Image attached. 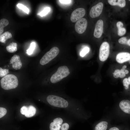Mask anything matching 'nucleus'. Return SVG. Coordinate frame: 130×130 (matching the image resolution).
Instances as JSON below:
<instances>
[{"mask_svg":"<svg viewBox=\"0 0 130 130\" xmlns=\"http://www.w3.org/2000/svg\"><path fill=\"white\" fill-rule=\"evenodd\" d=\"M85 13V10L83 8L76 9L72 13L70 18L71 20L73 22H77L82 18Z\"/></svg>","mask_w":130,"mask_h":130,"instance_id":"7","label":"nucleus"},{"mask_svg":"<svg viewBox=\"0 0 130 130\" xmlns=\"http://www.w3.org/2000/svg\"><path fill=\"white\" fill-rule=\"evenodd\" d=\"M109 3L112 6H118L121 7H124L126 5L124 0H108Z\"/></svg>","mask_w":130,"mask_h":130,"instance_id":"15","label":"nucleus"},{"mask_svg":"<svg viewBox=\"0 0 130 130\" xmlns=\"http://www.w3.org/2000/svg\"><path fill=\"white\" fill-rule=\"evenodd\" d=\"M67 66H62L59 67L57 71L52 76L50 81L53 83H55L68 76L70 74Z\"/></svg>","mask_w":130,"mask_h":130,"instance_id":"2","label":"nucleus"},{"mask_svg":"<svg viewBox=\"0 0 130 130\" xmlns=\"http://www.w3.org/2000/svg\"><path fill=\"white\" fill-rule=\"evenodd\" d=\"M47 102L51 105L60 108H66L68 105V102L63 98L54 95H51L47 98Z\"/></svg>","mask_w":130,"mask_h":130,"instance_id":"3","label":"nucleus"},{"mask_svg":"<svg viewBox=\"0 0 130 130\" xmlns=\"http://www.w3.org/2000/svg\"><path fill=\"white\" fill-rule=\"evenodd\" d=\"M87 21L84 18H82L76 22L75 26L76 32L81 34L85 31L87 25Z\"/></svg>","mask_w":130,"mask_h":130,"instance_id":"6","label":"nucleus"},{"mask_svg":"<svg viewBox=\"0 0 130 130\" xmlns=\"http://www.w3.org/2000/svg\"><path fill=\"white\" fill-rule=\"evenodd\" d=\"M17 44L15 42H12L6 47L7 51L10 53H13L17 50Z\"/></svg>","mask_w":130,"mask_h":130,"instance_id":"18","label":"nucleus"},{"mask_svg":"<svg viewBox=\"0 0 130 130\" xmlns=\"http://www.w3.org/2000/svg\"><path fill=\"white\" fill-rule=\"evenodd\" d=\"M123 85L125 87L126 89H127L129 88V85L130 84V77L128 78H125L123 81Z\"/></svg>","mask_w":130,"mask_h":130,"instance_id":"22","label":"nucleus"},{"mask_svg":"<svg viewBox=\"0 0 130 130\" xmlns=\"http://www.w3.org/2000/svg\"><path fill=\"white\" fill-rule=\"evenodd\" d=\"M103 7V4L101 2L93 6L90 12V17L94 18L99 16L102 13Z\"/></svg>","mask_w":130,"mask_h":130,"instance_id":"8","label":"nucleus"},{"mask_svg":"<svg viewBox=\"0 0 130 130\" xmlns=\"http://www.w3.org/2000/svg\"><path fill=\"white\" fill-rule=\"evenodd\" d=\"M9 21L7 19H2L0 20V35H1L3 32L4 27L8 25Z\"/></svg>","mask_w":130,"mask_h":130,"instance_id":"19","label":"nucleus"},{"mask_svg":"<svg viewBox=\"0 0 130 130\" xmlns=\"http://www.w3.org/2000/svg\"><path fill=\"white\" fill-rule=\"evenodd\" d=\"M36 110L35 108L32 105L28 107L23 106L20 109L21 113L25 115L27 117H30L33 116L35 114Z\"/></svg>","mask_w":130,"mask_h":130,"instance_id":"9","label":"nucleus"},{"mask_svg":"<svg viewBox=\"0 0 130 130\" xmlns=\"http://www.w3.org/2000/svg\"><path fill=\"white\" fill-rule=\"evenodd\" d=\"M128 40L126 37H123L119 39L118 42L120 44L127 45Z\"/></svg>","mask_w":130,"mask_h":130,"instance_id":"29","label":"nucleus"},{"mask_svg":"<svg viewBox=\"0 0 130 130\" xmlns=\"http://www.w3.org/2000/svg\"><path fill=\"white\" fill-rule=\"evenodd\" d=\"M1 87L5 90L15 88L18 86V81L17 77L12 74H7L0 81Z\"/></svg>","mask_w":130,"mask_h":130,"instance_id":"1","label":"nucleus"},{"mask_svg":"<svg viewBox=\"0 0 130 130\" xmlns=\"http://www.w3.org/2000/svg\"><path fill=\"white\" fill-rule=\"evenodd\" d=\"M117 33L120 36H122L124 35L126 33V30L125 28L121 27L118 28Z\"/></svg>","mask_w":130,"mask_h":130,"instance_id":"26","label":"nucleus"},{"mask_svg":"<svg viewBox=\"0 0 130 130\" xmlns=\"http://www.w3.org/2000/svg\"><path fill=\"white\" fill-rule=\"evenodd\" d=\"M129 63L130 64V59L129 61Z\"/></svg>","mask_w":130,"mask_h":130,"instance_id":"36","label":"nucleus"},{"mask_svg":"<svg viewBox=\"0 0 130 130\" xmlns=\"http://www.w3.org/2000/svg\"><path fill=\"white\" fill-rule=\"evenodd\" d=\"M9 73L8 69H2L0 67V77H3L6 76Z\"/></svg>","mask_w":130,"mask_h":130,"instance_id":"25","label":"nucleus"},{"mask_svg":"<svg viewBox=\"0 0 130 130\" xmlns=\"http://www.w3.org/2000/svg\"><path fill=\"white\" fill-rule=\"evenodd\" d=\"M130 59V53L128 52H120L117 54L116 57L117 61L120 64L129 61Z\"/></svg>","mask_w":130,"mask_h":130,"instance_id":"12","label":"nucleus"},{"mask_svg":"<svg viewBox=\"0 0 130 130\" xmlns=\"http://www.w3.org/2000/svg\"><path fill=\"white\" fill-rule=\"evenodd\" d=\"M129 1H130V0H129Z\"/></svg>","mask_w":130,"mask_h":130,"instance_id":"37","label":"nucleus"},{"mask_svg":"<svg viewBox=\"0 0 130 130\" xmlns=\"http://www.w3.org/2000/svg\"><path fill=\"white\" fill-rule=\"evenodd\" d=\"M50 10V8L49 7L45 8L41 12L37 14L41 16H43L46 15Z\"/></svg>","mask_w":130,"mask_h":130,"instance_id":"23","label":"nucleus"},{"mask_svg":"<svg viewBox=\"0 0 130 130\" xmlns=\"http://www.w3.org/2000/svg\"><path fill=\"white\" fill-rule=\"evenodd\" d=\"M108 126V123L107 122L102 121L96 125L94 130H107Z\"/></svg>","mask_w":130,"mask_h":130,"instance_id":"16","label":"nucleus"},{"mask_svg":"<svg viewBox=\"0 0 130 130\" xmlns=\"http://www.w3.org/2000/svg\"><path fill=\"white\" fill-rule=\"evenodd\" d=\"M123 26V24L122 22L118 21L117 23V26L118 28L122 27Z\"/></svg>","mask_w":130,"mask_h":130,"instance_id":"33","label":"nucleus"},{"mask_svg":"<svg viewBox=\"0 0 130 130\" xmlns=\"http://www.w3.org/2000/svg\"><path fill=\"white\" fill-rule=\"evenodd\" d=\"M109 130H120V129L118 127L114 126L110 128Z\"/></svg>","mask_w":130,"mask_h":130,"instance_id":"34","label":"nucleus"},{"mask_svg":"<svg viewBox=\"0 0 130 130\" xmlns=\"http://www.w3.org/2000/svg\"><path fill=\"white\" fill-rule=\"evenodd\" d=\"M17 6L19 9H21L27 13H28L29 12V9L23 5L19 3L17 5Z\"/></svg>","mask_w":130,"mask_h":130,"instance_id":"24","label":"nucleus"},{"mask_svg":"<svg viewBox=\"0 0 130 130\" xmlns=\"http://www.w3.org/2000/svg\"><path fill=\"white\" fill-rule=\"evenodd\" d=\"M35 46L36 44L35 42H33L31 43L29 48L26 51L28 54L30 55L32 53Z\"/></svg>","mask_w":130,"mask_h":130,"instance_id":"21","label":"nucleus"},{"mask_svg":"<svg viewBox=\"0 0 130 130\" xmlns=\"http://www.w3.org/2000/svg\"><path fill=\"white\" fill-rule=\"evenodd\" d=\"M59 2L61 3L64 4H68L70 3L71 1V0H59Z\"/></svg>","mask_w":130,"mask_h":130,"instance_id":"32","label":"nucleus"},{"mask_svg":"<svg viewBox=\"0 0 130 130\" xmlns=\"http://www.w3.org/2000/svg\"><path fill=\"white\" fill-rule=\"evenodd\" d=\"M7 112L5 108L0 107V118H1L4 116Z\"/></svg>","mask_w":130,"mask_h":130,"instance_id":"28","label":"nucleus"},{"mask_svg":"<svg viewBox=\"0 0 130 130\" xmlns=\"http://www.w3.org/2000/svg\"><path fill=\"white\" fill-rule=\"evenodd\" d=\"M103 22L101 20H98L96 23L94 33V36L96 38H99L103 32Z\"/></svg>","mask_w":130,"mask_h":130,"instance_id":"10","label":"nucleus"},{"mask_svg":"<svg viewBox=\"0 0 130 130\" xmlns=\"http://www.w3.org/2000/svg\"><path fill=\"white\" fill-rule=\"evenodd\" d=\"M89 48L88 47L84 48L80 53V55L82 57L84 56L89 51Z\"/></svg>","mask_w":130,"mask_h":130,"instance_id":"27","label":"nucleus"},{"mask_svg":"<svg viewBox=\"0 0 130 130\" xmlns=\"http://www.w3.org/2000/svg\"><path fill=\"white\" fill-rule=\"evenodd\" d=\"M110 48V45L107 42H104L101 44L99 53V58L100 61H104L107 59L109 54Z\"/></svg>","mask_w":130,"mask_h":130,"instance_id":"5","label":"nucleus"},{"mask_svg":"<svg viewBox=\"0 0 130 130\" xmlns=\"http://www.w3.org/2000/svg\"><path fill=\"white\" fill-rule=\"evenodd\" d=\"M120 108L124 112L130 114V101L128 100L121 101L119 104Z\"/></svg>","mask_w":130,"mask_h":130,"instance_id":"13","label":"nucleus"},{"mask_svg":"<svg viewBox=\"0 0 130 130\" xmlns=\"http://www.w3.org/2000/svg\"><path fill=\"white\" fill-rule=\"evenodd\" d=\"M63 122L62 119L59 117H58L54 119L53 122L57 124L60 125Z\"/></svg>","mask_w":130,"mask_h":130,"instance_id":"30","label":"nucleus"},{"mask_svg":"<svg viewBox=\"0 0 130 130\" xmlns=\"http://www.w3.org/2000/svg\"><path fill=\"white\" fill-rule=\"evenodd\" d=\"M127 45L130 46V39L128 40Z\"/></svg>","mask_w":130,"mask_h":130,"instance_id":"35","label":"nucleus"},{"mask_svg":"<svg viewBox=\"0 0 130 130\" xmlns=\"http://www.w3.org/2000/svg\"><path fill=\"white\" fill-rule=\"evenodd\" d=\"M126 67V65H124L121 70H116L113 73L114 77L116 78H118L119 77L122 78L124 77L126 74H128L129 73V71L125 69Z\"/></svg>","mask_w":130,"mask_h":130,"instance_id":"14","label":"nucleus"},{"mask_svg":"<svg viewBox=\"0 0 130 130\" xmlns=\"http://www.w3.org/2000/svg\"><path fill=\"white\" fill-rule=\"evenodd\" d=\"M69 124L66 123H64L62 125L61 127V130H68L69 128Z\"/></svg>","mask_w":130,"mask_h":130,"instance_id":"31","label":"nucleus"},{"mask_svg":"<svg viewBox=\"0 0 130 130\" xmlns=\"http://www.w3.org/2000/svg\"><path fill=\"white\" fill-rule=\"evenodd\" d=\"M12 36L11 34L8 32H6L2 33L0 36V42L5 43L6 41L8 39L11 38Z\"/></svg>","mask_w":130,"mask_h":130,"instance_id":"17","label":"nucleus"},{"mask_svg":"<svg viewBox=\"0 0 130 130\" xmlns=\"http://www.w3.org/2000/svg\"><path fill=\"white\" fill-rule=\"evenodd\" d=\"M10 63V64H12L13 68L16 70L20 69L22 66V63L18 55H14L11 58Z\"/></svg>","mask_w":130,"mask_h":130,"instance_id":"11","label":"nucleus"},{"mask_svg":"<svg viewBox=\"0 0 130 130\" xmlns=\"http://www.w3.org/2000/svg\"><path fill=\"white\" fill-rule=\"evenodd\" d=\"M59 51V49L58 47H52L41 58L39 62L40 64L43 65L48 63L57 55Z\"/></svg>","mask_w":130,"mask_h":130,"instance_id":"4","label":"nucleus"},{"mask_svg":"<svg viewBox=\"0 0 130 130\" xmlns=\"http://www.w3.org/2000/svg\"><path fill=\"white\" fill-rule=\"evenodd\" d=\"M60 125L53 122L51 123L49 126L50 130H60Z\"/></svg>","mask_w":130,"mask_h":130,"instance_id":"20","label":"nucleus"}]
</instances>
